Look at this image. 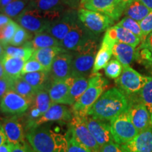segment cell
<instances>
[{
	"label": "cell",
	"mask_w": 152,
	"mask_h": 152,
	"mask_svg": "<svg viewBox=\"0 0 152 152\" xmlns=\"http://www.w3.org/2000/svg\"><path fill=\"white\" fill-rule=\"evenodd\" d=\"M129 102L123 92L116 87L102 94L89 110L87 115L110 122L123 112L128 111Z\"/></svg>",
	"instance_id": "6da1fadb"
},
{
	"label": "cell",
	"mask_w": 152,
	"mask_h": 152,
	"mask_svg": "<svg viewBox=\"0 0 152 152\" xmlns=\"http://www.w3.org/2000/svg\"><path fill=\"white\" fill-rule=\"evenodd\" d=\"M26 139L36 152H67L68 140L65 134L57 132L51 125H42L26 131Z\"/></svg>",
	"instance_id": "7a4b0ae2"
},
{
	"label": "cell",
	"mask_w": 152,
	"mask_h": 152,
	"mask_svg": "<svg viewBox=\"0 0 152 152\" xmlns=\"http://www.w3.org/2000/svg\"><path fill=\"white\" fill-rule=\"evenodd\" d=\"M98 49V44L95 36L85 40L72 54L71 75L76 77H87L94 66L95 57Z\"/></svg>",
	"instance_id": "3957f363"
},
{
	"label": "cell",
	"mask_w": 152,
	"mask_h": 152,
	"mask_svg": "<svg viewBox=\"0 0 152 152\" xmlns=\"http://www.w3.org/2000/svg\"><path fill=\"white\" fill-rule=\"evenodd\" d=\"M108 83L101 73L91 74L87 90L72 106L73 115L80 117L87 116L89 110L107 88Z\"/></svg>",
	"instance_id": "277c9868"
},
{
	"label": "cell",
	"mask_w": 152,
	"mask_h": 152,
	"mask_svg": "<svg viewBox=\"0 0 152 152\" xmlns=\"http://www.w3.org/2000/svg\"><path fill=\"white\" fill-rule=\"evenodd\" d=\"M64 13H45L27 6L16 18L20 26L35 35L45 32L52 21L59 18Z\"/></svg>",
	"instance_id": "5b68a950"
},
{
	"label": "cell",
	"mask_w": 152,
	"mask_h": 152,
	"mask_svg": "<svg viewBox=\"0 0 152 152\" xmlns=\"http://www.w3.org/2000/svg\"><path fill=\"white\" fill-rule=\"evenodd\" d=\"M77 16L85 28L94 35L107 30L114 23L113 19L105 14L83 7L77 9Z\"/></svg>",
	"instance_id": "8992f818"
},
{
	"label": "cell",
	"mask_w": 152,
	"mask_h": 152,
	"mask_svg": "<svg viewBox=\"0 0 152 152\" xmlns=\"http://www.w3.org/2000/svg\"><path fill=\"white\" fill-rule=\"evenodd\" d=\"M110 126L114 142L121 145L131 141L139 133L131 121L128 111L111 120Z\"/></svg>",
	"instance_id": "52a82bcc"
},
{
	"label": "cell",
	"mask_w": 152,
	"mask_h": 152,
	"mask_svg": "<svg viewBox=\"0 0 152 152\" xmlns=\"http://www.w3.org/2000/svg\"><path fill=\"white\" fill-rule=\"evenodd\" d=\"M150 77L139 73L130 66H124L121 75L115 79V84L126 96L140 92Z\"/></svg>",
	"instance_id": "ba28073f"
},
{
	"label": "cell",
	"mask_w": 152,
	"mask_h": 152,
	"mask_svg": "<svg viewBox=\"0 0 152 152\" xmlns=\"http://www.w3.org/2000/svg\"><path fill=\"white\" fill-rule=\"evenodd\" d=\"M132 0H87L81 7L97 11L118 20Z\"/></svg>",
	"instance_id": "9c48e42d"
},
{
	"label": "cell",
	"mask_w": 152,
	"mask_h": 152,
	"mask_svg": "<svg viewBox=\"0 0 152 152\" xmlns=\"http://www.w3.org/2000/svg\"><path fill=\"white\" fill-rule=\"evenodd\" d=\"M68 129L76 140L91 152H101V147L87 128L85 117L73 115L68 123Z\"/></svg>",
	"instance_id": "30bf717a"
},
{
	"label": "cell",
	"mask_w": 152,
	"mask_h": 152,
	"mask_svg": "<svg viewBox=\"0 0 152 152\" xmlns=\"http://www.w3.org/2000/svg\"><path fill=\"white\" fill-rule=\"evenodd\" d=\"M77 20V10L68 9L59 18L51 23L45 32L53 36L60 42Z\"/></svg>",
	"instance_id": "8fae6325"
},
{
	"label": "cell",
	"mask_w": 152,
	"mask_h": 152,
	"mask_svg": "<svg viewBox=\"0 0 152 152\" xmlns=\"http://www.w3.org/2000/svg\"><path fill=\"white\" fill-rule=\"evenodd\" d=\"M73 116V115L71 109L63 104H53L52 106L41 117L26 125L25 130L27 131L31 128H36L39 125H44L45 123L50 122L60 121V122L68 123Z\"/></svg>",
	"instance_id": "7c38bea8"
},
{
	"label": "cell",
	"mask_w": 152,
	"mask_h": 152,
	"mask_svg": "<svg viewBox=\"0 0 152 152\" xmlns=\"http://www.w3.org/2000/svg\"><path fill=\"white\" fill-rule=\"evenodd\" d=\"M30 104V101L11 90L4 96L0 102V110L7 115L19 116L28 111Z\"/></svg>",
	"instance_id": "4fadbf2b"
},
{
	"label": "cell",
	"mask_w": 152,
	"mask_h": 152,
	"mask_svg": "<svg viewBox=\"0 0 152 152\" xmlns=\"http://www.w3.org/2000/svg\"><path fill=\"white\" fill-rule=\"evenodd\" d=\"M72 54L65 49L56 55L48 72L51 83L66 80L71 77L72 70Z\"/></svg>",
	"instance_id": "5bb4252c"
},
{
	"label": "cell",
	"mask_w": 152,
	"mask_h": 152,
	"mask_svg": "<svg viewBox=\"0 0 152 152\" xmlns=\"http://www.w3.org/2000/svg\"><path fill=\"white\" fill-rule=\"evenodd\" d=\"M54 104L47 90L37 91L26 114V125L33 122L45 113ZM25 125V126H26Z\"/></svg>",
	"instance_id": "9a60e30c"
},
{
	"label": "cell",
	"mask_w": 152,
	"mask_h": 152,
	"mask_svg": "<svg viewBox=\"0 0 152 152\" xmlns=\"http://www.w3.org/2000/svg\"><path fill=\"white\" fill-rule=\"evenodd\" d=\"M92 36L96 35L88 31L78 19L64 39L60 42L59 47L68 52H73L85 40Z\"/></svg>",
	"instance_id": "2e32d148"
},
{
	"label": "cell",
	"mask_w": 152,
	"mask_h": 152,
	"mask_svg": "<svg viewBox=\"0 0 152 152\" xmlns=\"http://www.w3.org/2000/svg\"><path fill=\"white\" fill-rule=\"evenodd\" d=\"M85 121L89 130L102 148L105 144L114 142L111 131V126L106 121L89 116L85 117Z\"/></svg>",
	"instance_id": "e0dca14e"
},
{
	"label": "cell",
	"mask_w": 152,
	"mask_h": 152,
	"mask_svg": "<svg viewBox=\"0 0 152 152\" xmlns=\"http://www.w3.org/2000/svg\"><path fill=\"white\" fill-rule=\"evenodd\" d=\"M132 124L139 132L151 126V115L149 110L141 103H130L128 110Z\"/></svg>",
	"instance_id": "ac0fdd59"
},
{
	"label": "cell",
	"mask_w": 152,
	"mask_h": 152,
	"mask_svg": "<svg viewBox=\"0 0 152 152\" xmlns=\"http://www.w3.org/2000/svg\"><path fill=\"white\" fill-rule=\"evenodd\" d=\"M74 79L75 77L71 76L66 80L51 83L47 91L53 103L69 105L68 95Z\"/></svg>",
	"instance_id": "d6986e66"
},
{
	"label": "cell",
	"mask_w": 152,
	"mask_h": 152,
	"mask_svg": "<svg viewBox=\"0 0 152 152\" xmlns=\"http://www.w3.org/2000/svg\"><path fill=\"white\" fill-rule=\"evenodd\" d=\"M18 115H13L6 118L3 122L7 142L12 145L25 142V132L23 124Z\"/></svg>",
	"instance_id": "ffe728a7"
},
{
	"label": "cell",
	"mask_w": 152,
	"mask_h": 152,
	"mask_svg": "<svg viewBox=\"0 0 152 152\" xmlns=\"http://www.w3.org/2000/svg\"><path fill=\"white\" fill-rule=\"evenodd\" d=\"M122 146L127 152H152V126Z\"/></svg>",
	"instance_id": "44dd1931"
},
{
	"label": "cell",
	"mask_w": 152,
	"mask_h": 152,
	"mask_svg": "<svg viewBox=\"0 0 152 152\" xmlns=\"http://www.w3.org/2000/svg\"><path fill=\"white\" fill-rule=\"evenodd\" d=\"M104 35L115 42L127 44V45H131L135 48L139 46L140 42L142 41L141 39L137 36L117 24L115 26L110 27L106 30Z\"/></svg>",
	"instance_id": "7402d4cb"
},
{
	"label": "cell",
	"mask_w": 152,
	"mask_h": 152,
	"mask_svg": "<svg viewBox=\"0 0 152 152\" xmlns=\"http://www.w3.org/2000/svg\"><path fill=\"white\" fill-rule=\"evenodd\" d=\"M115 43V42L104 35L100 49H99L95 57L92 73H98V71L106 67L113 54L112 50H113V47Z\"/></svg>",
	"instance_id": "603a6c76"
},
{
	"label": "cell",
	"mask_w": 152,
	"mask_h": 152,
	"mask_svg": "<svg viewBox=\"0 0 152 152\" xmlns=\"http://www.w3.org/2000/svg\"><path fill=\"white\" fill-rule=\"evenodd\" d=\"M28 6L45 13H63L69 9L64 0H30Z\"/></svg>",
	"instance_id": "cb8c5ba5"
},
{
	"label": "cell",
	"mask_w": 152,
	"mask_h": 152,
	"mask_svg": "<svg viewBox=\"0 0 152 152\" xmlns=\"http://www.w3.org/2000/svg\"><path fill=\"white\" fill-rule=\"evenodd\" d=\"M113 55L122 64L123 67L130 66L135 60V47L121 42H115L113 47Z\"/></svg>",
	"instance_id": "d4e9b609"
},
{
	"label": "cell",
	"mask_w": 152,
	"mask_h": 152,
	"mask_svg": "<svg viewBox=\"0 0 152 152\" xmlns=\"http://www.w3.org/2000/svg\"><path fill=\"white\" fill-rule=\"evenodd\" d=\"M63 49L61 47H51L35 49L32 57L40 63L45 71L49 72L50 71L55 57Z\"/></svg>",
	"instance_id": "484cf974"
},
{
	"label": "cell",
	"mask_w": 152,
	"mask_h": 152,
	"mask_svg": "<svg viewBox=\"0 0 152 152\" xmlns=\"http://www.w3.org/2000/svg\"><path fill=\"white\" fill-rule=\"evenodd\" d=\"M135 60L147 68H152V32L136 49Z\"/></svg>",
	"instance_id": "4316f807"
},
{
	"label": "cell",
	"mask_w": 152,
	"mask_h": 152,
	"mask_svg": "<svg viewBox=\"0 0 152 152\" xmlns=\"http://www.w3.org/2000/svg\"><path fill=\"white\" fill-rule=\"evenodd\" d=\"M6 75L9 79L15 80L22 75V71L26 61L5 55L1 59Z\"/></svg>",
	"instance_id": "83f0119b"
},
{
	"label": "cell",
	"mask_w": 152,
	"mask_h": 152,
	"mask_svg": "<svg viewBox=\"0 0 152 152\" xmlns=\"http://www.w3.org/2000/svg\"><path fill=\"white\" fill-rule=\"evenodd\" d=\"M130 103H141L147 108L149 113L152 112V77L142 87L140 92L136 94L126 96Z\"/></svg>",
	"instance_id": "f1b7e54d"
},
{
	"label": "cell",
	"mask_w": 152,
	"mask_h": 152,
	"mask_svg": "<svg viewBox=\"0 0 152 152\" xmlns=\"http://www.w3.org/2000/svg\"><path fill=\"white\" fill-rule=\"evenodd\" d=\"M22 78L31 85L36 91L48 90L51 81L49 80V73L46 71L35 72L21 75Z\"/></svg>",
	"instance_id": "f546056e"
},
{
	"label": "cell",
	"mask_w": 152,
	"mask_h": 152,
	"mask_svg": "<svg viewBox=\"0 0 152 152\" xmlns=\"http://www.w3.org/2000/svg\"><path fill=\"white\" fill-rule=\"evenodd\" d=\"M60 42L56 38L49 35L47 32L37 33L34 35L31 41L26 46L30 47L34 50L51 47H59Z\"/></svg>",
	"instance_id": "4dcf8cb0"
},
{
	"label": "cell",
	"mask_w": 152,
	"mask_h": 152,
	"mask_svg": "<svg viewBox=\"0 0 152 152\" xmlns=\"http://www.w3.org/2000/svg\"><path fill=\"white\" fill-rule=\"evenodd\" d=\"M150 11L140 0H132L125 9L124 14L126 17L140 22L149 14Z\"/></svg>",
	"instance_id": "1f68e13d"
},
{
	"label": "cell",
	"mask_w": 152,
	"mask_h": 152,
	"mask_svg": "<svg viewBox=\"0 0 152 152\" xmlns=\"http://www.w3.org/2000/svg\"><path fill=\"white\" fill-rule=\"evenodd\" d=\"M89 85V78L87 77H76L72 84L68 95L69 106H73L75 102L83 95Z\"/></svg>",
	"instance_id": "d6a6232c"
},
{
	"label": "cell",
	"mask_w": 152,
	"mask_h": 152,
	"mask_svg": "<svg viewBox=\"0 0 152 152\" xmlns=\"http://www.w3.org/2000/svg\"><path fill=\"white\" fill-rule=\"evenodd\" d=\"M12 90L18 93L20 96H23L30 102H32L36 92H37V91L29 83L22 78V77H19L14 81L12 85Z\"/></svg>",
	"instance_id": "836d02e7"
},
{
	"label": "cell",
	"mask_w": 152,
	"mask_h": 152,
	"mask_svg": "<svg viewBox=\"0 0 152 152\" xmlns=\"http://www.w3.org/2000/svg\"><path fill=\"white\" fill-rule=\"evenodd\" d=\"M4 49L5 55L7 56L21 58L26 61L31 58L35 51L30 47H16L11 45H4Z\"/></svg>",
	"instance_id": "e575fe53"
},
{
	"label": "cell",
	"mask_w": 152,
	"mask_h": 152,
	"mask_svg": "<svg viewBox=\"0 0 152 152\" xmlns=\"http://www.w3.org/2000/svg\"><path fill=\"white\" fill-rule=\"evenodd\" d=\"M28 3H29V1L14 0L12 2L0 9V11H1L3 14L9 16V18H16L26 9Z\"/></svg>",
	"instance_id": "d590c367"
},
{
	"label": "cell",
	"mask_w": 152,
	"mask_h": 152,
	"mask_svg": "<svg viewBox=\"0 0 152 152\" xmlns=\"http://www.w3.org/2000/svg\"><path fill=\"white\" fill-rule=\"evenodd\" d=\"M33 33H30L28 30L19 26L9 45L16 47L26 46L33 39Z\"/></svg>",
	"instance_id": "8d00e7d4"
},
{
	"label": "cell",
	"mask_w": 152,
	"mask_h": 152,
	"mask_svg": "<svg viewBox=\"0 0 152 152\" xmlns=\"http://www.w3.org/2000/svg\"><path fill=\"white\" fill-rule=\"evenodd\" d=\"M18 26L17 23L11 20L5 26L0 28V42L4 45L10 44Z\"/></svg>",
	"instance_id": "74e56055"
},
{
	"label": "cell",
	"mask_w": 152,
	"mask_h": 152,
	"mask_svg": "<svg viewBox=\"0 0 152 152\" xmlns=\"http://www.w3.org/2000/svg\"><path fill=\"white\" fill-rule=\"evenodd\" d=\"M117 25L125 28V29L128 30L129 31H130L134 35L140 37L141 40H142V39H143V34H142L140 23H139V22L136 21L135 20H134V19L129 18V17H125V18L121 19Z\"/></svg>",
	"instance_id": "f35d334b"
},
{
	"label": "cell",
	"mask_w": 152,
	"mask_h": 152,
	"mask_svg": "<svg viewBox=\"0 0 152 152\" xmlns=\"http://www.w3.org/2000/svg\"><path fill=\"white\" fill-rule=\"evenodd\" d=\"M123 71L122 64L116 58L109 61L104 68V73L108 77L111 79H117L121 75Z\"/></svg>",
	"instance_id": "ab89813d"
},
{
	"label": "cell",
	"mask_w": 152,
	"mask_h": 152,
	"mask_svg": "<svg viewBox=\"0 0 152 152\" xmlns=\"http://www.w3.org/2000/svg\"><path fill=\"white\" fill-rule=\"evenodd\" d=\"M68 140L67 152H91L90 150L77 141L69 130L66 131Z\"/></svg>",
	"instance_id": "60d3db41"
},
{
	"label": "cell",
	"mask_w": 152,
	"mask_h": 152,
	"mask_svg": "<svg viewBox=\"0 0 152 152\" xmlns=\"http://www.w3.org/2000/svg\"><path fill=\"white\" fill-rule=\"evenodd\" d=\"M39 71H45L44 67L37 59H35L33 57H31L30 59L25 62L21 74L22 75H23L25 74Z\"/></svg>",
	"instance_id": "b9f144b4"
},
{
	"label": "cell",
	"mask_w": 152,
	"mask_h": 152,
	"mask_svg": "<svg viewBox=\"0 0 152 152\" xmlns=\"http://www.w3.org/2000/svg\"><path fill=\"white\" fill-rule=\"evenodd\" d=\"M141 27L142 34H143V40L152 32V10L150 11L149 14L143 20L139 22Z\"/></svg>",
	"instance_id": "7bdbcfd3"
},
{
	"label": "cell",
	"mask_w": 152,
	"mask_h": 152,
	"mask_svg": "<svg viewBox=\"0 0 152 152\" xmlns=\"http://www.w3.org/2000/svg\"><path fill=\"white\" fill-rule=\"evenodd\" d=\"M14 81V80H12L7 77L0 78V102H1L4 96L9 90H12V85Z\"/></svg>",
	"instance_id": "ee69618b"
},
{
	"label": "cell",
	"mask_w": 152,
	"mask_h": 152,
	"mask_svg": "<svg viewBox=\"0 0 152 152\" xmlns=\"http://www.w3.org/2000/svg\"><path fill=\"white\" fill-rule=\"evenodd\" d=\"M101 152H127L122 145L113 142L103 146L101 148Z\"/></svg>",
	"instance_id": "f6af8a7d"
},
{
	"label": "cell",
	"mask_w": 152,
	"mask_h": 152,
	"mask_svg": "<svg viewBox=\"0 0 152 152\" xmlns=\"http://www.w3.org/2000/svg\"><path fill=\"white\" fill-rule=\"evenodd\" d=\"M12 145V144H11ZM11 152H36L30 144L27 142H23V143L16 144L12 145Z\"/></svg>",
	"instance_id": "bcb514c9"
},
{
	"label": "cell",
	"mask_w": 152,
	"mask_h": 152,
	"mask_svg": "<svg viewBox=\"0 0 152 152\" xmlns=\"http://www.w3.org/2000/svg\"><path fill=\"white\" fill-rule=\"evenodd\" d=\"M64 3L68 8L77 10L80 8L82 0H64Z\"/></svg>",
	"instance_id": "7dc6e473"
},
{
	"label": "cell",
	"mask_w": 152,
	"mask_h": 152,
	"mask_svg": "<svg viewBox=\"0 0 152 152\" xmlns=\"http://www.w3.org/2000/svg\"><path fill=\"white\" fill-rule=\"evenodd\" d=\"M7 142V138L6 136L4 130L2 125L0 124V146H1Z\"/></svg>",
	"instance_id": "c3c4849f"
},
{
	"label": "cell",
	"mask_w": 152,
	"mask_h": 152,
	"mask_svg": "<svg viewBox=\"0 0 152 152\" xmlns=\"http://www.w3.org/2000/svg\"><path fill=\"white\" fill-rule=\"evenodd\" d=\"M10 20L11 19L9 16H6L5 14H0V28L5 26Z\"/></svg>",
	"instance_id": "681fc988"
},
{
	"label": "cell",
	"mask_w": 152,
	"mask_h": 152,
	"mask_svg": "<svg viewBox=\"0 0 152 152\" xmlns=\"http://www.w3.org/2000/svg\"><path fill=\"white\" fill-rule=\"evenodd\" d=\"M11 148L12 145L8 142L0 146V152H11Z\"/></svg>",
	"instance_id": "f907efd6"
},
{
	"label": "cell",
	"mask_w": 152,
	"mask_h": 152,
	"mask_svg": "<svg viewBox=\"0 0 152 152\" xmlns=\"http://www.w3.org/2000/svg\"><path fill=\"white\" fill-rule=\"evenodd\" d=\"M149 10H152V0H140Z\"/></svg>",
	"instance_id": "816d5d0a"
},
{
	"label": "cell",
	"mask_w": 152,
	"mask_h": 152,
	"mask_svg": "<svg viewBox=\"0 0 152 152\" xmlns=\"http://www.w3.org/2000/svg\"><path fill=\"white\" fill-rule=\"evenodd\" d=\"M13 1H14V0H0V9L5 7L6 6L8 5L9 4L12 2Z\"/></svg>",
	"instance_id": "f5cc1de1"
},
{
	"label": "cell",
	"mask_w": 152,
	"mask_h": 152,
	"mask_svg": "<svg viewBox=\"0 0 152 152\" xmlns=\"http://www.w3.org/2000/svg\"><path fill=\"white\" fill-rule=\"evenodd\" d=\"M5 56V49L4 45L0 42V60H1Z\"/></svg>",
	"instance_id": "db71d44e"
},
{
	"label": "cell",
	"mask_w": 152,
	"mask_h": 152,
	"mask_svg": "<svg viewBox=\"0 0 152 152\" xmlns=\"http://www.w3.org/2000/svg\"><path fill=\"white\" fill-rule=\"evenodd\" d=\"M5 77H7V75H6L4 69L2 62H1V60H0V78H3Z\"/></svg>",
	"instance_id": "11a10c76"
},
{
	"label": "cell",
	"mask_w": 152,
	"mask_h": 152,
	"mask_svg": "<svg viewBox=\"0 0 152 152\" xmlns=\"http://www.w3.org/2000/svg\"><path fill=\"white\" fill-rule=\"evenodd\" d=\"M86 1H87V0H82V1H81V6L83 5V4H84ZM81 6H80V7H81Z\"/></svg>",
	"instance_id": "9f6ffc18"
},
{
	"label": "cell",
	"mask_w": 152,
	"mask_h": 152,
	"mask_svg": "<svg viewBox=\"0 0 152 152\" xmlns=\"http://www.w3.org/2000/svg\"><path fill=\"white\" fill-rule=\"evenodd\" d=\"M151 126H152V112L151 113Z\"/></svg>",
	"instance_id": "6f0895ef"
},
{
	"label": "cell",
	"mask_w": 152,
	"mask_h": 152,
	"mask_svg": "<svg viewBox=\"0 0 152 152\" xmlns=\"http://www.w3.org/2000/svg\"><path fill=\"white\" fill-rule=\"evenodd\" d=\"M21 1H30V0H21Z\"/></svg>",
	"instance_id": "680465c9"
}]
</instances>
